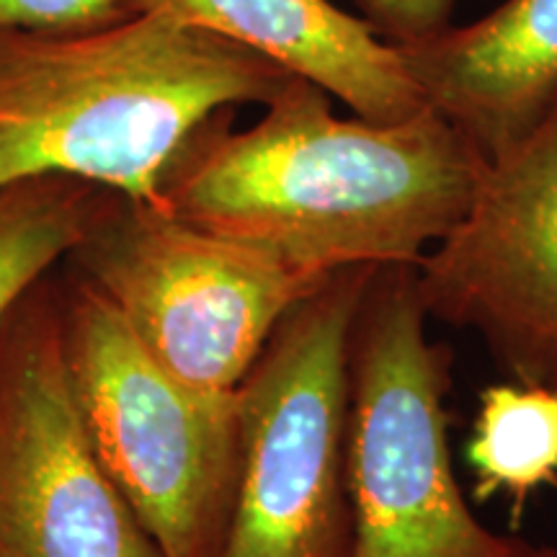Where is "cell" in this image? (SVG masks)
Wrapping results in <instances>:
<instances>
[{
  "instance_id": "cell-11",
  "label": "cell",
  "mask_w": 557,
  "mask_h": 557,
  "mask_svg": "<svg viewBox=\"0 0 557 557\" xmlns=\"http://www.w3.org/2000/svg\"><path fill=\"white\" fill-rule=\"evenodd\" d=\"M472 496H506L519 521L527 500L557 483V387L513 382L483 389L468 447Z\"/></svg>"
},
{
  "instance_id": "cell-5",
  "label": "cell",
  "mask_w": 557,
  "mask_h": 557,
  "mask_svg": "<svg viewBox=\"0 0 557 557\" xmlns=\"http://www.w3.org/2000/svg\"><path fill=\"white\" fill-rule=\"evenodd\" d=\"M65 351L96 455L163 557H218L238 465V393L184 385L86 287Z\"/></svg>"
},
{
  "instance_id": "cell-12",
  "label": "cell",
  "mask_w": 557,
  "mask_h": 557,
  "mask_svg": "<svg viewBox=\"0 0 557 557\" xmlns=\"http://www.w3.org/2000/svg\"><path fill=\"white\" fill-rule=\"evenodd\" d=\"M94 191L62 176L0 189V331L34 282L86 240L99 209Z\"/></svg>"
},
{
  "instance_id": "cell-10",
  "label": "cell",
  "mask_w": 557,
  "mask_h": 557,
  "mask_svg": "<svg viewBox=\"0 0 557 557\" xmlns=\"http://www.w3.org/2000/svg\"><path fill=\"white\" fill-rule=\"evenodd\" d=\"M261 54L315 83L369 122H400L426 107L398 47L331 0H122Z\"/></svg>"
},
{
  "instance_id": "cell-7",
  "label": "cell",
  "mask_w": 557,
  "mask_h": 557,
  "mask_svg": "<svg viewBox=\"0 0 557 557\" xmlns=\"http://www.w3.org/2000/svg\"><path fill=\"white\" fill-rule=\"evenodd\" d=\"M429 320L472 331L517 382L557 380V109L487 158L462 220L416 267Z\"/></svg>"
},
{
  "instance_id": "cell-3",
  "label": "cell",
  "mask_w": 557,
  "mask_h": 557,
  "mask_svg": "<svg viewBox=\"0 0 557 557\" xmlns=\"http://www.w3.org/2000/svg\"><path fill=\"white\" fill-rule=\"evenodd\" d=\"M377 269L325 278L238 389V465L218 557H348L351 346Z\"/></svg>"
},
{
  "instance_id": "cell-8",
  "label": "cell",
  "mask_w": 557,
  "mask_h": 557,
  "mask_svg": "<svg viewBox=\"0 0 557 557\" xmlns=\"http://www.w3.org/2000/svg\"><path fill=\"white\" fill-rule=\"evenodd\" d=\"M0 557H163L96 455L65 338L45 325L0 357Z\"/></svg>"
},
{
  "instance_id": "cell-14",
  "label": "cell",
  "mask_w": 557,
  "mask_h": 557,
  "mask_svg": "<svg viewBox=\"0 0 557 557\" xmlns=\"http://www.w3.org/2000/svg\"><path fill=\"white\" fill-rule=\"evenodd\" d=\"M364 21L395 47L429 37L451 24L455 0H357Z\"/></svg>"
},
{
  "instance_id": "cell-15",
  "label": "cell",
  "mask_w": 557,
  "mask_h": 557,
  "mask_svg": "<svg viewBox=\"0 0 557 557\" xmlns=\"http://www.w3.org/2000/svg\"><path fill=\"white\" fill-rule=\"evenodd\" d=\"M524 557H557V545L555 547H532V545H527Z\"/></svg>"
},
{
  "instance_id": "cell-16",
  "label": "cell",
  "mask_w": 557,
  "mask_h": 557,
  "mask_svg": "<svg viewBox=\"0 0 557 557\" xmlns=\"http://www.w3.org/2000/svg\"><path fill=\"white\" fill-rule=\"evenodd\" d=\"M553 385H555V387H557V380H555V382H553Z\"/></svg>"
},
{
  "instance_id": "cell-2",
  "label": "cell",
  "mask_w": 557,
  "mask_h": 557,
  "mask_svg": "<svg viewBox=\"0 0 557 557\" xmlns=\"http://www.w3.org/2000/svg\"><path fill=\"white\" fill-rule=\"evenodd\" d=\"M284 67L160 13L94 29H0V189L75 178L160 205L181 152L214 116L267 103Z\"/></svg>"
},
{
  "instance_id": "cell-13",
  "label": "cell",
  "mask_w": 557,
  "mask_h": 557,
  "mask_svg": "<svg viewBox=\"0 0 557 557\" xmlns=\"http://www.w3.org/2000/svg\"><path fill=\"white\" fill-rule=\"evenodd\" d=\"M124 16L122 0H0V29L75 32Z\"/></svg>"
},
{
  "instance_id": "cell-1",
  "label": "cell",
  "mask_w": 557,
  "mask_h": 557,
  "mask_svg": "<svg viewBox=\"0 0 557 557\" xmlns=\"http://www.w3.org/2000/svg\"><path fill=\"white\" fill-rule=\"evenodd\" d=\"M227 114L181 152L160 207L312 278L416 269L462 220L487 163L436 109L400 122L338 116L297 75L253 127L230 129Z\"/></svg>"
},
{
  "instance_id": "cell-4",
  "label": "cell",
  "mask_w": 557,
  "mask_h": 557,
  "mask_svg": "<svg viewBox=\"0 0 557 557\" xmlns=\"http://www.w3.org/2000/svg\"><path fill=\"white\" fill-rule=\"evenodd\" d=\"M429 323L416 269L374 271L351 346L348 557H524V542L480 524L451 470V359Z\"/></svg>"
},
{
  "instance_id": "cell-9",
  "label": "cell",
  "mask_w": 557,
  "mask_h": 557,
  "mask_svg": "<svg viewBox=\"0 0 557 557\" xmlns=\"http://www.w3.org/2000/svg\"><path fill=\"white\" fill-rule=\"evenodd\" d=\"M398 52L426 107L485 158L517 145L557 109V0H506Z\"/></svg>"
},
{
  "instance_id": "cell-6",
  "label": "cell",
  "mask_w": 557,
  "mask_h": 557,
  "mask_svg": "<svg viewBox=\"0 0 557 557\" xmlns=\"http://www.w3.org/2000/svg\"><path fill=\"white\" fill-rule=\"evenodd\" d=\"M81 250L94 287L139 344L184 385L218 398L238 393L282 320L325 282L124 197L96 209Z\"/></svg>"
}]
</instances>
